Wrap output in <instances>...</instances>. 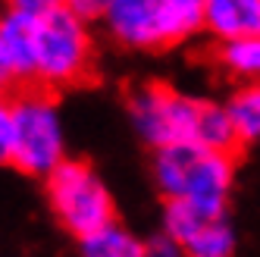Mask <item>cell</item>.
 Returning a JSON list of instances; mask_svg holds the SVG:
<instances>
[{"label":"cell","instance_id":"obj_1","mask_svg":"<svg viewBox=\"0 0 260 257\" xmlns=\"http://www.w3.org/2000/svg\"><path fill=\"white\" fill-rule=\"evenodd\" d=\"M125 113L135 135L151 151L185 141L207 144L216 151H232L238 144L226 104L194 98L166 82L135 85L125 98Z\"/></svg>","mask_w":260,"mask_h":257},{"label":"cell","instance_id":"obj_2","mask_svg":"<svg viewBox=\"0 0 260 257\" xmlns=\"http://www.w3.org/2000/svg\"><path fill=\"white\" fill-rule=\"evenodd\" d=\"M151 179L163 201H191L207 210H226L235 185V160L232 151L207 144H170L154 151Z\"/></svg>","mask_w":260,"mask_h":257},{"label":"cell","instance_id":"obj_3","mask_svg":"<svg viewBox=\"0 0 260 257\" xmlns=\"http://www.w3.org/2000/svg\"><path fill=\"white\" fill-rule=\"evenodd\" d=\"M98 22L116 47L157 53L194 38L201 31V7L182 0H107Z\"/></svg>","mask_w":260,"mask_h":257},{"label":"cell","instance_id":"obj_4","mask_svg":"<svg viewBox=\"0 0 260 257\" xmlns=\"http://www.w3.org/2000/svg\"><path fill=\"white\" fill-rule=\"evenodd\" d=\"M91 19L60 4L35 22V85L60 91L82 85L94 69Z\"/></svg>","mask_w":260,"mask_h":257},{"label":"cell","instance_id":"obj_5","mask_svg":"<svg viewBox=\"0 0 260 257\" xmlns=\"http://www.w3.org/2000/svg\"><path fill=\"white\" fill-rule=\"evenodd\" d=\"M10 107L13 119V157L10 163L31 179L50 176L66 154V125L50 88H22Z\"/></svg>","mask_w":260,"mask_h":257},{"label":"cell","instance_id":"obj_6","mask_svg":"<svg viewBox=\"0 0 260 257\" xmlns=\"http://www.w3.org/2000/svg\"><path fill=\"white\" fill-rule=\"evenodd\" d=\"M44 182V201L57 226L72 238H82L116 219V201L101 173L88 160L66 157Z\"/></svg>","mask_w":260,"mask_h":257},{"label":"cell","instance_id":"obj_7","mask_svg":"<svg viewBox=\"0 0 260 257\" xmlns=\"http://www.w3.org/2000/svg\"><path fill=\"white\" fill-rule=\"evenodd\" d=\"M35 22L10 7L0 13V63L10 85L35 82Z\"/></svg>","mask_w":260,"mask_h":257},{"label":"cell","instance_id":"obj_8","mask_svg":"<svg viewBox=\"0 0 260 257\" xmlns=\"http://www.w3.org/2000/svg\"><path fill=\"white\" fill-rule=\"evenodd\" d=\"M201 31L213 41L260 35V0H204Z\"/></svg>","mask_w":260,"mask_h":257},{"label":"cell","instance_id":"obj_9","mask_svg":"<svg viewBox=\"0 0 260 257\" xmlns=\"http://www.w3.org/2000/svg\"><path fill=\"white\" fill-rule=\"evenodd\" d=\"M79 254L82 257H144V238H138L119 219H110L107 226L79 238Z\"/></svg>","mask_w":260,"mask_h":257},{"label":"cell","instance_id":"obj_10","mask_svg":"<svg viewBox=\"0 0 260 257\" xmlns=\"http://www.w3.org/2000/svg\"><path fill=\"white\" fill-rule=\"evenodd\" d=\"M182 248L188 257H232L238 248V235L226 213H213L185 238Z\"/></svg>","mask_w":260,"mask_h":257},{"label":"cell","instance_id":"obj_11","mask_svg":"<svg viewBox=\"0 0 260 257\" xmlns=\"http://www.w3.org/2000/svg\"><path fill=\"white\" fill-rule=\"evenodd\" d=\"M216 66L235 82H260V35L216 41Z\"/></svg>","mask_w":260,"mask_h":257},{"label":"cell","instance_id":"obj_12","mask_svg":"<svg viewBox=\"0 0 260 257\" xmlns=\"http://www.w3.org/2000/svg\"><path fill=\"white\" fill-rule=\"evenodd\" d=\"M226 110H229L238 144H257L260 141V82H238L235 91L226 98Z\"/></svg>","mask_w":260,"mask_h":257},{"label":"cell","instance_id":"obj_13","mask_svg":"<svg viewBox=\"0 0 260 257\" xmlns=\"http://www.w3.org/2000/svg\"><path fill=\"white\" fill-rule=\"evenodd\" d=\"M144 257H188V254H185V248L176 235L160 229L157 235L144 238Z\"/></svg>","mask_w":260,"mask_h":257},{"label":"cell","instance_id":"obj_14","mask_svg":"<svg viewBox=\"0 0 260 257\" xmlns=\"http://www.w3.org/2000/svg\"><path fill=\"white\" fill-rule=\"evenodd\" d=\"M60 4L63 0H7L10 10L25 13V16H31V19H41V16H47L50 10H57Z\"/></svg>","mask_w":260,"mask_h":257},{"label":"cell","instance_id":"obj_15","mask_svg":"<svg viewBox=\"0 0 260 257\" xmlns=\"http://www.w3.org/2000/svg\"><path fill=\"white\" fill-rule=\"evenodd\" d=\"M10 157H13V119L4 101L0 104V163H10Z\"/></svg>","mask_w":260,"mask_h":257},{"label":"cell","instance_id":"obj_16","mask_svg":"<svg viewBox=\"0 0 260 257\" xmlns=\"http://www.w3.org/2000/svg\"><path fill=\"white\" fill-rule=\"evenodd\" d=\"M63 4H69L72 10H79L82 16H88V19H98L107 0H63Z\"/></svg>","mask_w":260,"mask_h":257},{"label":"cell","instance_id":"obj_17","mask_svg":"<svg viewBox=\"0 0 260 257\" xmlns=\"http://www.w3.org/2000/svg\"><path fill=\"white\" fill-rule=\"evenodd\" d=\"M10 85V79H7V72H4V63H0V91H4Z\"/></svg>","mask_w":260,"mask_h":257},{"label":"cell","instance_id":"obj_18","mask_svg":"<svg viewBox=\"0 0 260 257\" xmlns=\"http://www.w3.org/2000/svg\"><path fill=\"white\" fill-rule=\"evenodd\" d=\"M182 4H188V7H201V10H204V0H182Z\"/></svg>","mask_w":260,"mask_h":257},{"label":"cell","instance_id":"obj_19","mask_svg":"<svg viewBox=\"0 0 260 257\" xmlns=\"http://www.w3.org/2000/svg\"><path fill=\"white\" fill-rule=\"evenodd\" d=\"M4 101H7V98H4V91H0V104H4Z\"/></svg>","mask_w":260,"mask_h":257}]
</instances>
